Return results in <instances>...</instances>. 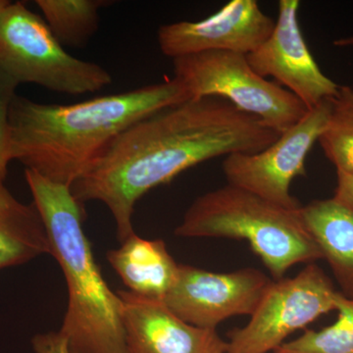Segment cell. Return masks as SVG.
<instances>
[{
  "label": "cell",
  "mask_w": 353,
  "mask_h": 353,
  "mask_svg": "<svg viewBox=\"0 0 353 353\" xmlns=\"http://www.w3.org/2000/svg\"><path fill=\"white\" fill-rule=\"evenodd\" d=\"M338 319L320 331L307 330L290 341H285L274 353H353V299L338 292Z\"/></svg>",
  "instance_id": "cell-17"
},
{
  "label": "cell",
  "mask_w": 353,
  "mask_h": 353,
  "mask_svg": "<svg viewBox=\"0 0 353 353\" xmlns=\"http://www.w3.org/2000/svg\"><path fill=\"white\" fill-rule=\"evenodd\" d=\"M299 0H280L273 32L246 58L253 71L273 77L311 110L333 99L341 85L323 73L311 54L299 25Z\"/></svg>",
  "instance_id": "cell-10"
},
{
  "label": "cell",
  "mask_w": 353,
  "mask_h": 353,
  "mask_svg": "<svg viewBox=\"0 0 353 353\" xmlns=\"http://www.w3.org/2000/svg\"><path fill=\"white\" fill-rule=\"evenodd\" d=\"M301 208H283L248 190L226 185L197 197L175 234L248 241L274 280H281L294 265L314 263L323 259L304 224Z\"/></svg>",
  "instance_id": "cell-4"
},
{
  "label": "cell",
  "mask_w": 353,
  "mask_h": 353,
  "mask_svg": "<svg viewBox=\"0 0 353 353\" xmlns=\"http://www.w3.org/2000/svg\"><path fill=\"white\" fill-rule=\"evenodd\" d=\"M0 176V270L51 254L50 236L34 203L13 196Z\"/></svg>",
  "instance_id": "cell-15"
},
{
  "label": "cell",
  "mask_w": 353,
  "mask_h": 353,
  "mask_svg": "<svg viewBox=\"0 0 353 353\" xmlns=\"http://www.w3.org/2000/svg\"><path fill=\"white\" fill-rule=\"evenodd\" d=\"M271 282L255 268L214 273L180 264L178 280L163 303L183 321L216 330L233 316H252Z\"/></svg>",
  "instance_id": "cell-9"
},
{
  "label": "cell",
  "mask_w": 353,
  "mask_h": 353,
  "mask_svg": "<svg viewBox=\"0 0 353 353\" xmlns=\"http://www.w3.org/2000/svg\"><path fill=\"white\" fill-rule=\"evenodd\" d=\"M32 347L34 353H70L66 339L58 331L36 334Z\"/></svg>",
  "instance_id": "cell-20"
},
{
  "label": "cell",
  "mask_w": 353,
  "mask_h": 353,
  "mask_svg": "<svg viewBox=\"0 0 353 353\" xmlns=\"http://www.w3.org/2000/svg\"><path fill=\"white\" fill-rule=\"evenodd\" d=\"M338 181L333 199L353 211V174L336 172Z\"/></svg>",
  "instance_id": "cell-21"
},
{
  "label": "cell",
  "mask_w": 353,
  "mask_h": 353,
  "mask_svg": "<svg viewBox=\"0 0 353 353\" xmlns=\"http://www.w3.org/2000/svg\"><path fill=\"white\" fill-rule=\"evenodd\" d=\"M280 134L220 97L188 99L121 132L71 192L81 204H105L122 243L134 234V208L150 190L213 158L261 152Z\"/></svg>",
  "instance_id": "cell-1"
},
{
  "label": "cell",
  "mask_w": 353,
  "mask_h": 353,
  "mask_svg": "<svg viewBox=\"0 0 353 353\" xmlns=\"http://www.w3.org/2000/svg\"><path fill=\"white\" fill-rule=\"evenodd\" d=\"M275 24L255 0H232L205 19L161 26L158 46L172 59L206 51L248 55L269 38Z\"/></svg>",
  "instance_id": "cell-11"
},
{
  "label": "cell",
  "mask_w": 353,
  "mask_h": 353,
  "mask_svg": "<svg viewBox=\"0 0 353 353\" xmlns=\"http://www.w3.org/2000/svg\"><path fill=\"white\" fill-rule=\"evenodd\" d=\"M50 236L51 254L63 272L68 306L59 333L70 353H128L122 301L102 277L83 229L85 212L71 188L26 169Z\"/></svg>",
  "instance_id": "cell-3"
},
{
  "label": "cell",
  "mask_w": 353,
  "mask_h": 353,
  "mask_svg": "<svg viewBox=\"0 0 353 353\" xmlns=\"http://www.w3.org/2000/svg\"><path fill=\"white\" fill-rule=\"evenodd\" d=\"M338 292L314 263L294 277L272 281L250 322L230 332L227 353L274 352L290 334L336 310Z\"/></svg>",
  "instance_id": "cell-7"
},
{
  "label": "cell",
  "mask_w": 353,
  "mask_h": 353,
  "mask_svg": "<svg viewBox=\"0 0 353 353\" xmlns=\"http://www.w3.org/2000/svg\"><path fill=\"white\" fill-rule=\"evenodd\" d=\"M190 99L175 78L75 104L16 94L9 110L13 160L71 188L118 136L150 114Z\"/></svg>",
  "instance_id": "cell-2"
},
{
  "label": "cell",
  "mask_w": 353,
  "mask_h": 353,
  "mask_svg": "<svg viewBox=\"0 0 353 353\" xmlns=\"http://www.w3.org/2000/svg\"><path fill=\"white\" fill-rule=\"evenodd\" d=\"M301 214L333 270L341 294L353 299V211L329 199L301 206Z\"/></svg>",
  "instance_id": "cell-14"
},
{
  "label": "cell",
  "mask_w": 353,
  "mask_h": 353,
  "mask_svg": "<svg viewBox=\"0 0 353 353\" xmlns=\"http://www.w3.org/2000/svg\"><path fill=\"white\" fill-rule=\"evenodd\" d=\"M43 18L63 46L83 48L99 30V9L104 0H37Z\"/></svg>",
  "instance_id": "cell-16"
},
{
  "label": "cell",
  "mask_w": 353,
  "mask_h": 353,
  "mask_svg": "<svg viewBox=\"0 0 353 353\" xmlns=\"http://www.w3.org/2000/svg\"><path fill=\"white\" fill-rule=\"evenodd\" d=\"M122 301L128 353H227L216 330L197 328L161 301L118 290Z\"/></svg>",
  "instance_id": "cell-12"
},
{
  "label": "cell",
  "mask_w": 353,
  "mask_h": 353,
  "mask_svg": "<svg viewBox=\"0 0 353 353\" xmlns=\"http://www.w3.org/2000/svg\"><path fill=\"white\" fill-rule=\"evenodd\" d=\"M0 70L18 85L71 95L94 94L113 81L101 65L67 52L43 18L19 1L0 13Z\"/></svg>",
  "instance_id": "cell-5"
},
{
  "label": "cell",
  "mask_w": 353,
  "mask_h": 353,
  "mask_svg": "<svg viewBox=\"0 0 353 353\" xmlns=\"http://www.w3.org/2000/svg\"><path fill=\"white\" fill-rule=\"evenodd\" d=\"M331 109L332 99L324 101L261 152L225 158L222 168L228 185L283 208H301L290 194V185L296 176L306 175V157L328 124Z\"/></svg>",
  "instance_id": "cell-8"
},
{
  "label": "cell",
  "mask_w": 353,
  "mask_h": 353,
  "mask_svg": "<svg viewBox=\"0 0 353 353\" xmlns=\"http://www.w3.org/2000/svg\"><path fill=\"white\" fill-rule=\"evenodd\" d=\"M173 70L190 99L220 97L280 134L308 112L296 95L253 71L240 53L206 51L179 57Z\"/></svg>",
  "instance_id": "cell-6"
},
{
  "label": "cell",
  "mask_w": 353,
  "mask_h": 353,
  "mask_svg": "<svg viewBox=\"0 0 353 353\" xmlns=\"http://www.w3.org/2000/svg\"><path fill=\"white\" fill-rule=\"evenodd\" d=\"M108 260L129 292L163 303L178 280L180 264L162 240H145L136 233L108 253Z\"/></svg>",
  "instance_id": "cell-13"
},
{
  "label": "cell",
  "mask_w": 353,
  "mask_h": 353,
  "mask_svg": "<svg viewBox=\"0 0 353 353\" xmlns=\"http://www.w3.org/2000/svg\"><path fill=\"white\" fill-rule=\"evenodd\" d=\"M334 44L336 46H340V48H345V46H353V37L336 39V41H334Z\"/></svg>",
  "instance_id": "cell-22"
},
{
  "label": "cell",
  "mask_w": 353,
  "mask_h": 353,
  "mask_svg": "<svg viewBox=\"0 0 353 353\" xmlns=\"http://www.w3.org/2000/svg\"><path fill=\"white\" fill-rule=\"evenodd\" d=\"M8 0H0V13L3 10L4 8L9 4Z\"/></svg>",
  "instance_id": "cell-23"
},
{
  "label": "cell",
  "mask_w": 353,
  "mask_h": 353,
  "mask_svg": "<svg viewBox=\"0 0 353 353\" xmlns=\"http://www.w3.org/2000/svg\"><path fill=\"white\" fill-rule=\"evenodd\" d=\"M336 172L353 174V88L341 85L332 99L328 124L319 139Z\"/></svg>",
  "instance_id": "cell-18"
},
{
  "label": "cell",
  "mask_w": 353,
  "mask_h": 353,
  "mask_svg": "<svg viewBox=\"0 0 353 353\" xmlns=\"http://www.w3.org/2000/svg\"><path fill=\"white\" fill-rule=\"evenodd\" d=\"M18 85L0 70V176H7L8 165L13 160L9 110Z\"/></svg>",
  "instance_id": "cell-19"
}]
</instances>
